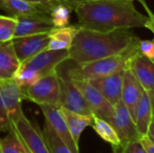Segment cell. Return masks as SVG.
Returning a JSON list of instances; mask_svg holds the SVG:
<instances>
[{
    "mask_svg": "<svg viewBox=\"0 0 154 153\" xmlns=\"http://www.w3.org/2000/svg\"><path fill=\"white\" fill-rule=\"evenodd\" d=\"M16 24V17L0 14V43L12 41L14 39Z\"/></svg>",
    "mask_w": 154,
    "mask_h": 153,
    "instance_id": "obj_25",
    "label": "cell"
},
{
    "mask_svg": "<svg viewBox=\"0 0 154 153\" xmlns=\"http://www.w3.org/2000/svg\"><path fill=\"white\" fill-rule=\"evenodd\" d=\"M42 133L50 153H74L61 141V139L46 122Z\"/></svg>",
    "mask_w": 154,
    "mask_h": 153,
    "instance_id": "obj_24",
    "label": "cell"
},
{
    "mask_svg": "<svg viewBox=\"0 0 154 153\" xmlns=\"http://www.w3.org/2000/svg\"><path fill=\"white\" fill-rule=\"evenodd\" d=\"M152 119L154 120V102H152Z\"/></svg>",
    "mask_w": 154,
    "mask_h": 153,
    "instance_id": "obj_38",
    "label": "cell"
},
{
    "mask_svg": "<svg viewBox=\"0 0 154 153\" xmlns=\"http://www.w3.org/2000/svg\"><path fill=\"white\" fill-rule=\"evenodd\" d=\"M138 44L139 50L142 54H143L149 59L154 60V41L140 40Z\"/></svg>",
    "mask_w": 154,
    "mask_h": 153,
    "instance_id": "obj_29",
    "label": "cell"
},
{
    "mask_svg": "<svg viewBox=\"0 0 154 153\" xmlns=\"http://www.w3.org/2000/svg\"><path fill=\"white\" fill-rule=\"evenodd\" d=\"M72 11H74V8L64 2H59L58 4H56L51 8L49 14L54 27L60 28L68 26L70 13Z\"/></svg>",
    "mask_w": 154,
    "mask_h": 153,
    "instance_id": "obj_23",
    "label": "cell"
},
{
    "mask_svg": "<svg viewBox=\"0 0 154 153\" xmlns=\"http://www.w3.org/2000/svg\"><path fill=\"white\" fill-rule=\"evenodd\" d=\"M0 97L12 125L23 114L22 110V100L23 99L22 88L14 78L0 80Z\"/></svg>",
    "mask_w": 154,
    "mask_h": 153,
    "instance_id": "obj_9",
    "label": "cell"
},
{
    "mask_svg": "<svg viewBox=\"0 0 154 153\" xmlns=\"http://www.w3.org/2000/svg\"><path fill=\"white\" fill-rule=\"evenodd\" d=\"M148 21L146 23L145 28L150 30L154 34V14H152L151 15H148Z\"/></svg>",
    "mask_w": 154,
    "mask_h": 153,
    "instance_id": "obj_32",
    "label": "cell"
},
{
    "mask_svg": "<svg viewBox=\"0 0 154 153\" xmlns=\"http://www.w3.org/2000/svg\"><path fill=\"white\" fill-rule=\"evenodd\" d=\"M144 90L145 89L134 77L130 69L126 68L124 72L121 100L128 109L133 119L134 117V112L137 104Z\"/></svg>",
    "mask_w": 154,
    "mask_h": 153,
    "instance_id": "obj_16",
    "label": "cell"
},
{
    "mask_svg": "<svg viewBox=\"0 0 154 153\" xmlns=\"http://www.w3.org/2000/svg\"><path fill=\"white\" fill-rule=\"evenodd\" d=\"M125 69L106 77L88 80L113 106L121 100Z\"/></svg>",
    "mask_w": 154,
    "mask_h": 153,
    "instance_id": "obj_13",
    "label": "cell"
},
{
    "mask_svg": "<svg viewBox=\"0 0 154 153\" xmlns=\"http://www.w3.org/2000/svg\"><path fill=\"white\" fill-rule=\"evenodd\" d=\"M45 117V122L52 128L61 141L74 153H79V146L74 142L66 121L58 105H41L39 106Z\"/></svg>",
    "mask_w": 154,
    "mask_h": 153,
    "instance_id": "obj_11",
    "label": "cell"
},
{
    "mask_svg": "<svg viewBox=\"0 0 154 153\" xmlns=\"http://www.w3.org/2000/svg\"><path fill=\"white\" fill-rule=\"evenodd\" d=\"M74 11L79 28L104 32L145 27L149 18L141 14L134 5L116 0L87 1Z\"/></svg>",
    "mask_w": 154,
    "mask_h": 153,
    "instance_id": "obj_1",
    "label": "cell"
},
{
    "mask_svg": "<svg viewBox=\"0 0 154 153\" xmlns=\"http://www.w3.org/2000/svg\"><path fill=\"white\" fill-rule=\"evenodd\" d=\"M106 122H108L115 129L121 142L141 138L134 121L122 100L115 106V112Z\"/></svg>",
    "mask_w": 154,
    "mask_h": 153,
    "instance_id": "obj_10",
    "label": "cell"
},
{
    "mask_svg": "<svg viewBox=\"0 0 154 153\" xmlns=\"http://www.w3.org/2000/svg\"><path fill=\"white\" fill-rule=\"evenodd\" d=\"M0 8L13 17L49 15L24 0H0Z\"/></svg>",
    "mask_w": 154,
    "mask_h": 153,
    "instance_id": "obj_21",
    "label": "cell"
},
{
    "mask_svg": "<svg viewBox=\"0 0 154 153\" xmlns=\"http://www.w3.org/2000/svg\"><path fill=\"white\" fill-rule=\"evenodd\" d=\"M24 1L32 4V5L36 6L38 9L42 10L47 14H50L51 8L56 4H58L59 2H62L60 0H24Z\"/></svg>",
    "mask_w": 154,
    "mask_h": 153,
    "instance_id": "obj_28",
    "label": "cell"
},
{
    "mask_svg": "<svg viewBox=\"0 0 154 153\" xmlns=\"http://www.w3.org/2000/svg\"><path fill=\"white\" fill-rule=\"evenodd\" d=\"M127 68L146 91L153 89L154 60L147 58L139 51L130 59Z\"/></svg>",
    "mask_w": 154,
    "mask_h": 153,
    "instance_id": "obj_14",
    "label": "cell"
},
{
    "mask_svg": "<svg viewBox=\"0 0 154 153\" xmlns=\"http://www.w3.org/2000/svg\"><path fill=\"white\" fill-rule=\"evenodd\" d=\"M60 85L57 71H54L32 85L22 88L23 98L41 105H58L60 100Z\"/></svg>",
    "mask_w": 154,
    "mask_h": 153,
    "instance_id": "obj_7",
    "label": "cell"
},
{
    "mask_svg": "<svg viewBox=\"0 0 154 153\" xmlns=\"http://www.w3.org/2000/svg\"><path fill=\"white\" fill-rule=\"evenodd\" d=\"M0 145L3 153H26L17 137L10 131L6 136L0 139Z\"/></svg>",
    "mask_w": 154,
    "mask_h": 153,
    "instance_id": "obj_26",
    "label": "cell"
},
{
    "mask_svg": "<svg viewBox=\"0 0 154 153\" xmlns=\"http://www.w3.org/2000/svg\"><path fill=\"white\" fill-rule=\"evenodd\" d=\"M147 92H148V95H149V96L151 98V101L154 102V88L152 89V90H150V91H147Z\"/></svg>",
    "mask_w": 154,
    "mask_h": 153,
    "instance_id": "obj_36",
    "label": "cell"
},
{
    "mask_svg": "<svg viewBox=\"0 0 154 153\" xmlns=\"http://www.w3.org/2000/svg\"><path fill=\"white\" fill-rule=\"evenodd\" d=\"M49 41V32L15 37L12 40L14 51L20 62H23L37 53L47 50Z\"/></svg>",
    "mask_w": 154,
    "mask_h": 153,
    "instance_id": "obj_12",
    "label": "cell"
},
{
    "mask_svg": "<svg viewBox=\"0 0 154 153\" xmlns=\"http://www.w3.org/2000/svg\"><path fill=\"white\" fill-rule=\"evenodd\" d=\"M60 1H62V2H64V3H66V4L71 5V6L74 8V10H75V8H76L79 5H80V4H82V3H84V2H87V1H90V0H60Z\"/></svg>",
    "mask_w": 154,
    "mask_h": 153,
    "instance_id": "obj_33",
    "label": "cell"
},
{
    "mask_svg": "<svg viewBox=\"0 0 154 153\" xmlns=\"http://www.w3.org/2000/svg\"><path fill=\"white\" fill-rule=\"evenodd\" d=\"M134 121L139 134L144 136L147 134L149 126L152 121V107L151 98L146 90L143 91L134 112Z\"/></svg>",
    "mask_w": 154,
    "mask_h": 153,
    "instance_id": "obj_20",
    "label": "cell"
},
{
    "mask_svg": "<svg viewBox=\"0 0 154 153\" xmlns=\"http://www.w3.org/2000/svg\"><path fill=\"white\" fill-rule=\"evenodd\" d=\"M11 126L10 120L0 97V132H9Z\"/></svg>",
    "mask_w": 154,
    "mask_h": 153,
    "instance_id": "obj_30",
    "label": "cell"
},
{
    "mask_svg": "<svg viewBox=\"0 0 154 153\" xmlns=\"http://www.w3.org/2000/svg\"><path fill=\"white\" fill-rule=\"evenodd\" d=\"M147 137L151 140V142L154 144V120L152 119L150 126H149V129H148V132H147Z\"/></svg>",
    "mask_w": 154,
    "mask_h": 153,
    "instance_id": "obj_34",
    "label": "cell"
},
{
    "mask_svg": "<svg viewBox=\"0 0 154 153\" xmlns=\"http://www.w3.org/2000/svg\"><path fill=\"white\" fill-rule=\"evenodd\" d=\"M138 2H140L142 5H143V6L144 7V9L146 10V12L148 13V15H151L152 14H153L151 10H150V8L148 7V5H147V4H146V1L145 0H137Z\"/></svg>",
    "mask_w": 154,
    "mask_h": 153,
    "instance_id": "obj_35",
    "label": "cell"
},
{
    "mask_svg": "<svg viewBox=\"0 0 154 153\" xmlns=\"http://www.w3.org/2000/svg\"><path fill=\"white\" fill-rule=\"evenodd\" d=\"M68 59L69 50H45L21 62L14 79L21 88H25L56 71L57 67Z\"/></svg>",
    "mask_w": 154,
    "mask_h": 153,
    "instance_id": "obj_4",
    "label": "cell"
},
{
    "mask_svg": "<svg viewBox=\"0 0 154 153\" xmlns=\"http://www.w3.org/2000/svg\"><path fill=\"white\" fill-rule=\"evenodd\" d=\"M56 71L60 85V100L58 106L71 112L82 115H92L81 92L75 86L69 74L66 60L61 62L57 67Z\"/></svg>",
    "mask_w": 154,
    "mask_h": 153,
    "instance_id": "obj_5",
    "label": "cell"
},
{
    "mask_svg": "<svg viewBox=\"0 0 154 153\" xmlns=\"http://www.w3.org/2000/svg\"><path fill=\"white\" fill-rule=\"evenodd\" d=\"M9 131L17 137L26 153H50L42 131L23 114Z\"/></svg>",
    "mask_w": 154,
    "mask_h": 153,
    "instance_id": "obj_6",
    "label": "cell"
},
{
    "mask_svg": "<svg viewBox=\"0 0 154 153\" xmlns=\"http://www.w3.org/2000/svg\"><path fill=\"white\" fill-rule=\"evenodd\" d=\"M72 80L81 92L92 115L107 121L113 115L115 106H113L88 80Z\"/></svg>",
    "mask_w": 154,
    "mask_h": 153,
    "instance_id": "obj_8",
    "label": "cell"
},
{
    "mask_svg": "<svg viewBox=\"0 0 154 153\" xmlns=\"http://www.w3.org/2000/svg\"><path fill=\"white\" fill-rule=\"evenodd\" d=\"M92 127L103 140L111 143V145H118L121 143V140L118 137L116 132L112 127V125L106 120L94 115V122Z\"/></svg>",
    "mask_w": 154,
    "mask_h": 153,
    "instance_id": "obj_22",
    "label": "cell"
},
{
    "mask_svg": "<svg viewBox=\"0 0 154 153\" xmlns=\"http://www.w3.org/2000/svg\"><path fill=\"white\" fill-rule=\"evenodd\" d=\"M0 153H3L2 152V149H1V145H0Z\"/></svg>",
    "mask_w": 154,
    "mask_h": 153,
    "instance_id": "obj_39",
    "label": "cell"
},
{
    "mask_svg": "<svg viewBox=\"0 0 154 153\" xmlns=\"http://www.w3.org/2000/svg\"><path fill=\"white\" fill-rule=\"evenodd\" d=\"M116 1H120V2L125 3V4H131V5H134V0H116Z\"/></svg>",
    "mask_w": 154,
    "mask_h": 153,
    "instance_id": "obj_37",
    "label": "cell"
},
{
    "mask_svg": "<svg viewBox=\"0 0 154 153\" xmlns=\"http://www.w3.org/2000/svg\"><path fill=\"white\" fill-rule=\"evenodd\" d=\"M16 19L17 24L14 38L49 32L54 28L49 15L21 16Z\"/></svg>",
    "mask_w": 154,
    "mask_h": 153,
    "instance_id": "obj_15",
    "label": "cell"
},
{
    "mask_svg": "<svg viewBox=\"0 0 154 153\" xmlns=\"http://www.w3.org/2000/svg\"><path fill=\"white\" fill-rule=\"evenodd\" d=\"M143 145L144 146L147 153H154V144L151 142V140L147 137V135L142 136L140 138Z\"/></svg>",
    "mask_w": 154,
    "mask_h": 153,
    "instance_id": "obj_31",
    "label": "cell"
},
{
    "mask_svg": "<svg viewBox=\"0 0 154 153\" xmlns=\"http://www.w3.org/2000/svg\"><path fill=\"white\" fill-rule=\"evenodd\" d=\"M79 30L80 28L78 25L65 26L60 28L54 27L51 31L49 32L50 41L47 50H69L72 45L76 34L79 32Z\"/></svg>",
    "mask_w": 154,
    "mask_h": 153,
    "instance_id": "obj_19",
    "label": "cell"
},
{
    "mask_svg": "<svg viewBox=\"0 0 154 153\" xmlns=\"http://www.w3.org/2000/svg\"><path fill=\"white\" fill-rule=\"evenodd\" d=\"M112 153H147L140 139L122 142L118 145H112Z\"/></svg>",
    "mask_w": 154,
    "mask_h": 153,
    "instance_id": "obj_27",
    "label": "cell"
},
{
    "mask_svg": "<svg viewBox=\"0 0 154 153\" xmlns=\"http://www.w3.org/2000/svg\"><path fill=\"white\" fill-rule=\"evenodd\" d=\"M138 39L126 30L104 32L80 28L69 50V59L85 64L118 54Z\"/></svg>",
    "mask_w": 154,
    "mask_h": 153,
    "instance_id": "obj_2",
    "label": "cell"
},
{
    "mask_svg": "<svg viewBox=\"0 0 154 153\" xmlns=\"http://www.w3.org/2000/svg\"><path fill=\"white\" fill-rule=\"evenodd\" d=\"M139 41L133 42L124 51L104 59L88 62L85 64H76V66L68 67V71L72 79L75 80H91L106 77L127 68L130 59L139 52Z\"/></svg>",
    "mask_w": 154,
    "mask_h": 153,
    "instance_id": "obj_3",
    "label": "cell"
},
{
    "mask_svg": "<svg viewBox=\"0 0 154 153\" xmlns=\"http://www.w3.org/2000/svg\"><path fill=\"white\" fill-rule=\"evenodd\" d=\"M20 64L12 41L0 43V80L14 78Z\"/></svg>",
    "mask_w": 154,
    "mask_h": 153,
    "instance_id": "obj_17",
    "label": "cell"
},
{
    "mask_svg": "<svg viewBox=\"0 0 154 153\" xmlns=\"http://www.w3.org/2000/svg\"><path fill=\"white\" fill-rule=\"evenodd\" d=\"M60 110L66 121L69 133L74 142L79 146V142L82 132L88 126H92L93 124L94 115H82L75 112H71L63 107H60Z\"/></svg>",
    "mask_w": 154,
    "mask_h": 153,
    "instance_id": "obj_18",
    "label": "cell"
}]
</instances>
